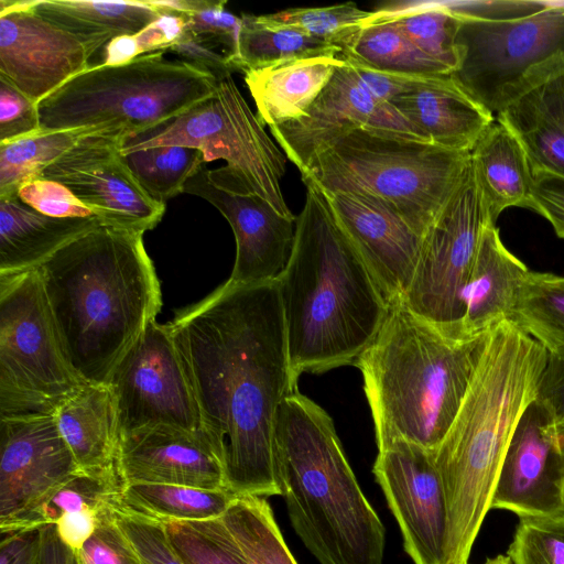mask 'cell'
<instances>
[{
  "instance_id": "obj_1",
  "label": "cell",
  "mask_w": 564,
  "mask_h": 564,
  "mask_svg": "<svg viewBox=\"0 0 564 564\" xmlns=\"http://www.w3.org/2000/svg\"><path fill=\"white\" fill-rule=\"evenodd\" d=\"M205 437L235 496H280L273 462L279 405L292 379L278 280L226 281L169 324Z\"/></svg>"
},
{
  "instance_id": "obj_2",
  "label": "cell",
  "mask_w": 564,
  "mask_h": 564,
  "mask_svg": "<svg viewBox=\"0 0 564 564\" xmlns=\"http://www.w3.org/2000/svg\"><path fill=\"white\" fill-rule=\"evenodd\" d=\"M143 234L102 223L37 268L64 355L85 383H108L161 308Z\"/></svg>"
},
{
  "instance_id": "obj_3",
  "label": "cell",
  "mask_w": 564,
  "mask_h": 564,
  "mask_svg": "<svg viewBox=\"0 0 564 564\" xmlns=\"http://www.w3.org/2000/svg\"><path fill=\"white\" fill-rule=\"evenodd\" d=\"M546 356L547 349L512 319L488 334L462 405L433 452L447 513L444 564H469L502 459L535 400Z\"/></svg>"
},
{
  "instance_id": "obj_4",
  "label": "cell",
  "mask_w": 564,
  "mask_h": 564,
  "mask_svg": "<svg viewBox=\"0 0 564 564\" xmlns=\"http://www.w3.org/2000/svg\"><path fill=\"white\" fill-rule=\"evenodd\" d=\"M289 261L278 278L292 379L355 366L388 313L369 268L336 224L323 192L303 182Z\"/></svg>"
},
{
  "instance_id": "obj_5",
  "label": "cell",
  "mask_w": 564,
  "mask_h": 564,
  "mask_svg": "<svg viewBox=\"0 0 564 564\" xmlns=\"http://www.w3.org/2000/svg\"><path fill=\"white\" fill-rule=\"evenodd\" d=\"M273 462L291 525L319 564H382L386 531L330 415L295 390L279 405Z\"/></svg>"
},
{
  "instance_id": "obj_6",
  "label": "cell",
  "mask_w": 564,
  "mask_h": 564,
  "mask_svg": "<svg viewBox=\"0 0 564 564\" xmlns=\"http://www.w3.org/2000/svg\"><path fill=\"white\" fill-rule=\"evenodd\" d=\"M489 332L454 335L401 300L389 304L381 328L355 364L378 448L398 440L437 448L462 405Z\"/></svg>"
},
{
  "instance_id": "obj_7",
  "label": "cell",
  "mask_w": 564,
  "mask_h": 564,
  "mask_svg": "<svg viewBox=\"0 0 564 564\" xmlns=\"http://www.w3.org/2000/svg\"><path fill=\"white\" fill-rule=\"evenodd\" d=\"M469 165L470 152L358 128L315 154L301 176L325 192L378 200L423 237Z\"/></svg>"
},
{
  "instance_id": "obj_8",
  "label": "cell",
  "mask_w": 564,
  "mask_h": 564,
  "mask_svg": "<svg viewBox=\"0 0 564 564\" xmlns=\"http://www.w3.org/2000/svg\"><path fill=\"white\" fill-rule=\"evenodd\" d=\"M165 51L119 65L96 64L37 105L45 131L101 127L126 138L152 130L209 99L217 82L206 72L164 57Z\"/></svg>"
},
{
  "instance_id": "obj_9",
  "label": "cell",
  "mask_w": 564,
  "mask_h": 564,
  "mask_svg": "<svg viewBox=\"0 0 564 564\" xmlns=\"http://www.w3.org/2000/svg\"><path fill=\"white\" fill-rule=\"evenodd\" d=\"M160 145L198 149L205 163L226 161L220 169H207L216 186L235 194L257 195L282 216L296 218L281 189L286 155L265 132L232 77L219 82L213 97L177 118L124 138L121 151L126 154Z\"/></svg>"
},
{
  "instance_id": "obj_10",
  "label": "cell",
  "mask_w": 564,
  "mask_h": 564,
  "mask_svg": "<svg viewBox=\"0 0 564 564\" xmlns=\"http://www.w3.org/2000/svg\"><path fill=\"white\" fill-rule=\"evenodd\" d=\"M83 383L64 355L39 269L0 275V419L55 414Z\"/></svg>"
},
{
  "instance_id": "obj_11",
  "label": "cell",
  "mask_w": 564,
  "mask_h": 564,
  "mask_svg": "<svg viewBox=\"0 0 564 564\" xmlns=\"http://www.w3.org/2000/svg\"><path fill=\"white\" fill-rule=\"evenodd\" d=\"M457 17L460 63L452 76L494 115L535 70L564 55V2H550L538 13L512 20Z\"/></svg>"
},
{
  "instance_id": "obj_12",
  "label": "cell",
  "mask_w": 564,
  "mask_h": 564,
  "mask_svg": "<svg viewBox=\"0 0 564 564\" xmlns=\"http://www.w3.org/2000/svg\"><path fill=\"white\" fill-rule=\"evenodd\" d=\"M490 223L470 164L423 236L402 303L445 332L466 336L462 332L464 292L481 236Z\"/></svg>"
},
{
  "instance_id": "obj_13",
  "label": "cell",
  "mask_w": 564,
  "mask_h": 564,
  "mask_svg": "<svg viewBox=\"0 0 564 564\" xmlns=\"http://www.w3.org/2000/svg\"><path fill=\"white\" fill-rule=\"evenodd\" d=\"M107 384L116 399L120 434L155 424L204 434L169 324L152 321Z\"/></svg>"
},
{
  "instance_id": "obj_14",
  "label": "cell",
  "mask_w": 564,
  "mask_h": 564,
  "mask_svg": "<svg viewBox=\"0 0 564 564\" xmlns=\"http://www.w3.org/2000/svg\"><path fill=\"white\" fill-rule=\"evenodd\" d=\"M80 473L55 414L0 419L1 534L37 529L42 507Z\"/></svg>"
},
{
  "instance_id": "obj_15",
  "label": "cell",
  "mask_w": 564,
  "mask_h": 564,
  "mask_svg": "<svg viewBox=\"0 0 564 564\" xmlns=\"http://www.w3.org/2000/svg\"><path fill=\"white\" fill-rule=\"evenodd\" d=\"M121 132L100 131L82 139L40 177L65 185L105 224L144 232L161 220L165 205L153 200L127 166Z\"/></svg>"
},
{
  "instance_id": "obj_16",
  "label": "cell",
  "mask_w": 564,
  "mask_h": 564,
  "mask_svg": "<svg viewBox=\"0 0 564 564\" xmlns=\"http://www.w3.org/2000/svg\"><path fill=\"white\" fill-rule=\"evenodd\" d=\"M414 564H444L447 513L433 452L402 440L378 448L372 468Z\"/></svg>"
},
{
  "instance_id": "obj_17",
  "label": "cell",
  "mask_w": 564,
  "mask_h": 564,
  "mask_svg": "<svg viewBox=\"0 0 564 564\" xmlns=\"http://www.w3.org/2000/svg\"><path fill=\"white\" fill-rule=\"evenodd\" d=\"M90 51L35 13L30 0H0V76L39 102L90 66Z\"/></svg>"
},
{
  "instance_id": "obj_18",
  "label": "cell",
  "mask_w": 564,
  "mask_h": 564,
  "mask_svg": "<svg viewBox=\"0 0 564 564\" xmlns=\"http://www.w3.org/2000/svg\"><path fill=\"white\" fill-rule=\"evenodd\" d=\"M358 128L425 141L391 105L375 99L356 80L347 62L336 69L304 117L270 131L303 174L315 154Z\"/></svg>"
},
{
  "instance_id": "obj_19",
  "label": "cell",
  "mask_w": 564,
  "mask_h": 564,
  "mask_svg": "<svg viewBox=\"0 0 564 564\" xmlns=\"http://www.w3.org/2000/svg\"><path fill=\"white\" fill-rule=\"evenodd\" d=\"M521 518L564 514V454L555 424L534 400L524 411L502 459L490 510Z\"/></svg>"
},
{
  "instance_id": "obj_20",
  "label": "cell",
  "mask_w": 564,
  "mask_h": 564,
  "mask_svg": "<svg viewBox=\"0 0 564 564\" xmlns=\"http://www.w3.org/2000/svg\"><path fill=\"white\" fill-rule=\"evenodd\" d=\"M183 193L198 196L229 223L236 239V259L228 281L257 284L278 280L292 252L295 219L279 214L257 195L235 194L216 186L203 167Z\"/></svg>"
},
{
  "instance_id": "obj_21",
  "label": "cell",
  "mask_w": 564,
  "mask_h": 564,
  "mask_svg": "<svg viewBox=\"0 0 564 564\" xmlns=\"http://www.w3.org/2000/svg\"><path fill=\"white\" fill-rule=\"evenodd\" d=\"M322 192L336 224L369 268L387 302L401 300L412 281L423 237L378 200Z\"/></svg>"
},
{
  "instance_id": "obj_22",
  "label": "cell",
  "mask_w": 564,
  "mask_h": 564,
  "mask_svg": "<svg viewBox=\"0 0 564 564\" xmlns=\"http://www.w3.org/2000/svg\"><path fill=\"white\" fill-rule=\"evenodd\" d=\"M117 471L121 486L161 484L228 490L224 463L205 435L167 424L120 434Z\"/></svg>"
},
{
  "instance_id": "obj_23",
  "label": "cell",
  "mask_w": 564,
  "mask_h": 564,
  "mask_svg": "<svg viewBox=\"0 0 564 564\" xmlns=\"http://www.w3.org/2000/svg\"><path fill=\"white\" fill-rule=\"evenodd\" d=\"M496 119L520 142L533 176L564 178V55L535 70Z\"/></svg>"
},
{
  "instance_id": "obj_24",
  "label": "cell",
  "mask_w": 564,
  "mask_h": 564,
  "mask_svg": "<svg viewBox=\"0 0 564 564\" xmlns=\"http://www.w3.org/2000/svg\"><path fill=\"white\" fill-rule=\"evenodd\" d=\"M390 105L423 140L453 151L470 152L496 120L452 75L431 76Z\"/></svg>"
},
{
  "instance_id": "obj_25",
  "label": "cell",
  "mask_w": 564,
  "mask_h": 564,
  "mask_svg": "<svg viewBox=\"0 0 564 564\" xmlns=\"http://www.w3.org/2000/svg\"><path fill=\"white\" fill-rule=\"evenodd\" d=\"M529 272L528 267L506 248L496 224H488L464 292L463 334H485L511 319Z\"/></svg>"
},
{
  "instance_id": "obj_26",
  "label": "cell",
  "mask_w": 564,
  "mask_h": 564,
  "mask_svg": "<svg viewBox=\"0 0 564 564\" xmlns=\"http://www.w3.org/2000/svg\"><path fill=\"white\" fill-rule=\"evenodd\" d=\"M61 435L79 469L90 475H118V409L107 383H83L56 409ZM119 476V475H118Z\"/></svg>"
},
{
  "instance_id": "obj_27",
  "label": "cell",
  "mask_w": 564,
  "mask_h": 564,
  "mask_svg": "<svg viewBox=\"0 0 564 564\" xmlns=\"http://www.w3.org/2000/svg\"><path fill=\"white\" fill-rule=\"evenodd\" d=\"M102 223L98 216L51 217L24 204L17 194L0 196V275L37 269L69 241Z\"/></svg>"
},
{
  "instance_id": "obj_28",
  "label": "cell",
  "mask_w": 564,
  "mask_h": 564,
  "mask_svg": "<svg viewBox=\"0 0 564 564\" xmlns=\"http://www.w3.org/2000/svg\"><path fill=\"white\" fill-rule=\"evenodd\" d=\"M344 63L317 56L245 72L260 121L271 128L304 117Z\"/></svg>"
},
{
  "instance_id": "obj_29",
  "label": "cell",
  "mask_w": 564,
  "mask_h": 564,
  "mask_svg": "<svg viewBox=\"0 0 564 564\" xmlns=\"http://www.w3.org/2000/svg\"><path fill=\"white\" fill-rule=\"evenodd\" d=\"M470 164L491 223L509 207L529 208L534 176L527 154L497 119L470 151Z\"/></svg>"
},
{
  "instance_id": "obj_30",
  "label": "cell",
  "mask_w": 564,
  "mask_h": 564,
  "mask_svg": "<svg viewBox=\"0 0 564 564\" xmlns=\"http://www.w3.org/2000/svg\"><path fill=\"white\" fill-rule=\"evenodd\" d=\"M30 7L79 40L93 55L111 40L135 34L161 15L145 0H30Z\"/></svg>"
},
{
  "instance_id": "obj_31",
  "label": "cell",
  "mask_w": 564,
  "mask_h": 564,
  "mask_svg": "<svg viewBox=\"0 0 564 564\" xmlns=\"http://www.w3.org/2000/svg\"><path fill=\"white\" fill-rule=\"evenodd\" d=\"M236 497L227 489L130 484L121 486L115 505L137 516L162 523L204 521L221 518Z\"/></svg>"
},
{
  "instance_id": "obj_32",
  "label": "cell",
  "mask_w": 564,
  "mask_h": 564,
  "mask_svg": "<svg viewBox=\"0 0 564 564\" xmlns=\"http://www.w3.org/2000/svg\"><path fill=\"white\" fill-rule=\"evenodd\" d=\"M343 59L366 68L405 75H452L445 65L417 48L390 21L368 20L340 46Z\"/></svg>"
},
{
  "instance_id": "obj_33",
  "label": "cell",
  "mask_w": 564,
  "mask_h": 564,
  "mask_svg": "<svg viewBox=\"0 0 564 564\" xmlns=\"http://www.w3.org/2000/svg\"><path fill=\"white\" fill-rule=\"evenodd\" d=\"M370 20L394 23L423 53L456 72L460 54L456 43L459 19L447 1L395 2L371 11Z\"/></svg>"
},
{
  "instance_id": "obj_34",
  "label": "cell",
  "mask_w": 564,
  "mask_h": 564,
  "mask_svg": "<svg viewBox=\"0 0 564 564\" xmlns=\"http://www.w3.org/2000/svg\"><path fill=\"white\" fill-rule=\"evenodd\" d=\"M236 72L261 69L290 61L329 56L338 57L340 48L304 33L268 25L258 15L242 13Z\"/></svg>"
},
{
  "instance_id": "obj_35",
  "label": "cell",
  "mask_w": 564,
  "mask_h": 564,
  "mask_svg": "<svg viewBox=\"0 0 564 564\" xmlns=\"http://www.w3.org/2000/svg\"><path fill=\"white\" fill-rule=\"evenodd\" d=\"M100 131L121 132L101 127L61 131L41 130L18 140L1 142L0 196L15 195L22 184L39 178L50 164L82 139Z\"/></svg>"
},
{
  "instance_id": "obj_36",
  "label": "cell",
  "mask_w": 564,
  "mask_h": 564,
  "mask_svg": "<svg viewBox=\"0 0 564 564\" xmlns=\"http://www.w3.org/2000/svg\"><path fill=\"white\" fill-rule=\"evenodd\" d=\"M221 520L248 564H297L267 498L236 497Z\"/></svg>"
},
{
  "instance_id": "obj_37",
  "label": "cell",
  "mask_w": 564,
  "mask_h": 564,
  "mask_svg": "<svg viewBox=\"0 0 564 564\" xmlns=\"http://www.w3.org/2000/svg\"><path fill=\"white\" fill-rule=\"evenodd\" d=\"M123 160L144 192L162 205L183 193L205 164L200 150L182 145L137 150L123 154Z\"/></svg>"
},
{
  "instance_id": "obj_38",
  "label": "cell",
  "mask_w": 564,
  "mask_h": 564,
  "mask_svg": "<svg viewBox=\"0 0 564 564\" xmlns=\"http://www.w3.org/2000/svg\"><path fill=\"white\" fill-rule=\"evenodd\" d=\"M511 319L547 350L564 349V275L530 270Z\"/></svg>"
},
{
  "instance_id": "obj_39",
  "label": "cell",
  "mask_w": 564,
  "mask_h": 564,
  "mask_svg": "<svg viewBox=\"0 0 564 564\" xmlns=\"http://www.w3.org/2000/svg\"><path fill=\"white\" fill-rule=\"evenodd\" d=\"M371 17V11L354 2L316 8H291L258 15L263 23L299 31L308 36L340 46L359 31Z\"/></svg>"
},
{
  "instance_id": "obj_40",
  "label": "cell",
  "mask_w": 564,
  "mask_h": 564,
  "mask_svg": "<svg viewBox=\"0 0 564 564\" xmlns=\"http://www.w3.org/2000/svg\"><path fill=\"white\" fill-rule=\"evenodd\" d=\"M164 525L184 564H248L221 518Z\"/></svg>"
},
{
  "instance_id": "obj_41",
  "label": "cell",
  "mask_w": 564,
  "mask_h": 564,
  "mask_svg": "<svg viewBox=\"0 0 564 564\" xmlns=\"http://www.w3.org/2000/svg\"><path fill=\"white\" fill-rule=\"evenodd\" d=\"M507 556L512 564H564V514L521 518Z\"/></svg>"
},
{
  "instance_id": "obj_42",
  "label": "cell",
  "mask_w": 564,
  "mask_h": 564,
  "mask_svg": "<svg viewBox=\"0 0 564 564\" xmlns=\"http://www.w3.org/2000/svg\"><path fill=\"white\" fill-rule=\"evenodd\" d=\"M185 28V14L162 13L135 34L116 37L107 43L100 64L119 65L147 53L169 51L182 36Z\"/></svg>"
},
{
  "instance_id": "obj_43",
  "label": "cell",
  "mask_w": 564,
  "mask_h": 564,
  "mask_svg": "<svg viewBox=\"0 0 564 564\" xmlns=\"http://www.w3.org/2000/svg\"><path fill=\"white\" fill-rule=\"evenodd\" d=\"M113 512L142 564H184L164 523L126 511L115 503Z\"/></svg>"
},
{
  "instance_id": "obj_44",
  "label": "cell",
  "mask_w": 564,
  "mask_h": 564,
  "mask_svg": "<svg viewBox=\"0 0 564 564\" xmlns=\"http://www.w3.org/2000/svg\"><path fill=\"white\" fill-rule=\"evenodd\" d=\"M113 503L100 512L94 534L75 552L77 564H142L115 518Z\"/></svg>"
},
{
  "instance_id": "obj_45",
  "label": "cell",
  "mask_w": 564,
  "mask_h": 564,
  "mask_svg": "<svg viewBox=\"0 0 564 564\" xmlns=\"http://www.w3.org/2000/svg\"><path fill=\"white\" fill-rule=\"evenodd\" d=\"M226 3L225 0L215 1L207 9L187 14L185 30L210 44L225 45L227 48L226 56L235 70L234 64L238 55L241 18L227 11Z\"/></svg>"
},
{
  "instance_id": "obj_46",
  "label": "cell",
  "mask_w": 564,
  "mask_h": 564,
  "mask_svg": "<svg viewBox=\"0 0 564 564\" xmlns=\"http://www.w3.org/2000/svg\"><path fill=\"white\" fill-rule=\"evenodd\" d=\"M17 195L31 208L51 217L96 216L65 185L55 181L34 178L22 184Z\"/></svg>"
},
{
  "instance_id": "obj_47",
  "label": "cell",
  "mask_w": 564,
  "mask_h": 564,
  "mask_svg": "<svg viewBox=\"0 0 564 564\" xmlns=\"http://www.w3.org/2000/svg\"><path fill=\"white\" fill-rule=\"evenodd\" d=\"M37 105L0 76V143L40 132Z\"/></svg>"
},
{
  "instance_id": "obj_48",
  "label": "cell",
  "mask_w": 564,
  "mask_h": 564,
  "mask_svg": "<svg viewBox=\"0 0 564 564\" xmlns=\"http://www.w3.org/2000/svg\"><path fill=\"white\" fill-rule=\"evenodd\" d=\"M347 63L351 67L356 80L375 99L389 105L397 97L410 93L425 83L431 76H436L386 73Z\"/></svg>"
},
{
  "instance_id": "obj_49",
  "label": "cell",
  "mask_w": 564,
  "mask_h": 564,
  "mask_svg": "<svg viewBox=\"0 0 564 564\" xmlns=\"http://www.w3.org/2000/svg\"><path fill=\"white\" fill-rule=\"evenodd\" d=\"M535 401L554 424L564 422V349L547 350Z\"/></svg>"
},
{
  "instance_id": "obj_50",
  "label": "cell",
  "mask_w": 564,
  "mask_h": 564,
  "mask_svg": "<svg viewBox=\"0 0 564 564\" xmlns=\"http://www.w3.org/2000/svg\"><path fill=\"white\" fill-rule=\"evenodd\" d=\"M458 15L490 21L512 20L532 15L549 7V1H447Z\"/></svg>"
},
{
  "instance_id": "obj_51",
  "label": "cell",
  "mask_w": 564,
  "mask_h": 564,
  "mask_svg": "<svg viewBox=\"0 0 564 564\" xmlns=\"http://www.w3.org/2000/svg\"><path fill=\"white\" fill-rule=\"evenodd\" d=\"M182 57V61L206 72L217 82H221L235 72L226 55L213 50V44L195 36L187 30L169 48Z\"/></svg>"
},
{
  "instance_id": "obj_52",
  "label": "cell",
  "mask_w": 564,
  "mask_h": 564,
  "mask_svg": "<svg viewBox=\"0 0 564 564\" xmlns=\"http://www.w3.org/2000/svg\"><path fill=\"white\" fill-rule=\"evenodd\" d=\"M529 208L543 216L556 236L564 239V178L534 175Z\"/></svg>"
},
{
  "instance_id": "obj_53",
  "label": "cell",
  "mask_w": 564,
  "mask_h": 564,
  "mask_svg": "<svg viewBox=\"0 0 564 564\" xmlns=\"http://www.w3.org/2000/svg\"><path fill=\"white\" fill-rule=\"evenodd\" d=\"M106 507H86L82 510L67 512L61 516L56 521L55 527L62 542L74 552L78 551L94 534L97 528L99 514Z\"/></svg>"
},
{
  "instance_id": "obj_54",
  "label": "cell",
  "mask_w": 564,
  "mask_h": 564,
  "mask_svg": "<svg viewBox=\"0 0 564 564\" xmlns=\"http://www.w3.org/2000/svg\"><path fill=\"white\" fill-rule=\"evenodd\" d=\"M1 535L0 564H36L40 549L39 528Z\"/></svg>"
},
{
  "instance_id": "obj_55",
  "label": "cell",
  "mask_w": 564,
  "mask_h": 564,
  "mask_svg": "<svg viewBox=\"0 0 564 564\" xmlns=\"http://www.w3.org/2000/svg\"><path fill=\"white\" fill-rule=\"evenodd\" d=\"M40 530V549L36 564H77L75 552L62 542L55 524H44Z\"/></svg>"
},
{
  "instance_id": "obj_56",
  "label": "cell",
  "mask_w": 564,
  "mask_h": 564,
  "mask_svg": "<svg viewBox=\"0 0 564 564\" xmlns=\"http://www.w3.org/2000/svg\"><path fill=\"white\" fill-rule=\"evenodd\" d=\"M148 4L153 7L160 14L178 13L191 14L213 6L215 1L209 0H145Z\"/></svg>"
},
{
  "instance_id": "obj_57",
  "label": "cell",
  "mask_w": 564,
  "mask_h": 564,
  "mask_svg": "<svg viewBox=\"0 0 564 564\" xmlns=\"http://www.w3.org/2000/svg\"><path fill=\"white\" fill-rule=\"evenodd\" d=\"M555 434L562 453L564 454V422L555 424Z\"/></svg>"
},
{
  "instance_id": "obj_58",
  "label": "cell",
  "mask_w": 564,
  "mask_h": 564,
  "mask_svg": "<svg viewBox=\"0 0 564 564\" xmlns=\"http://www.w3.org/2000/svg\"><path fill=\"white\" fill-rule=\"evenodd\" d=\"M484 564H512L507 555H497L495 557L487 558Z\"/></svg>"
}]
</instances>
